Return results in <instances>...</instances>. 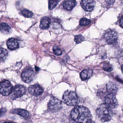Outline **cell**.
<instances>
[{
  "mask_svg": "<svg viewBox=\"0 0 123 123\" xmlns=\"http://www.w3.org/2000/svg\"><path fill=\"white\" fill-rule=\"evenodd\" d=\"M72 119L78 123H94L89 110L83 106H77L71 111Z\"/></svg>",
  "mask_w": 123,
  "mask_h": 123,
  "instance_id": "1",
  "label": "cell"
},
{
  "mask_svg": "<svg viewBox=\"0 0 123 123\" xmlns=\"http://www.w3.org/2000/svg\"><path fill=\"white\" fill-rule=\"evenodd\" d=\"M96 114L101 121L105 122L110 121L111 119L113 112L111 107L105 103H103L97 109Z\"/></svg>",
  "mask_w": 123,
  "mask_h": 123,
  "instance_id": "2",
  "label": "cell"
},
{
  "mask_svg": "<svg viewBox=\"0 0 123 123\" xmlns=\"http://www.w3.org/2000/svg\"><path fill=\"white\" fill-rule=\"evenodd\" d=\"M62 101L68 106H75L79 102V98L74 91L68 90L63 94Z\"/></svg>",
  "mask_w": 123,
  "mask_h": 123,
  "instance_id": "3",
  "label": "cell"
},
{
  "mask_svg": "<svg viewBox=\"0 0 123 123\" xmlns=\"http://www.w3.org/2000/svg\"><path fill=\"white\" fill-rule=\"evenodd\" d=\"M13 90V87L11 82L4 80L0 83V93L3 96H9Z\"/></svg>",
  "mask_w": 123,
  "mask_h": 123,
  "instance_id": "4",
  "label": "cell"
},
{
  "mask_svg": "<svg viewBox=\"0 0 123 123\" xmlns=\"http://www.w3.org/2000/svg\"><path fill=\"white\" fill-rule=\"evenodd\" d=\"M104 39L108 44H114L118 39V35L113 30H107L104 34Z\"/></svg>",
  "mask_w": 123,
  "mask_h": 123,
  "instance_id": "5",
  "label": "cell"
},
{
  "mask_svg": "<svg viewBox=\"0 0 123 123\" xmlns=\"http://www.w3.org/2000/svg\"><path fill=\"white\" fill-rule=\"evenodd\" d=\"M62 107V101L56 98H52L48 103L49 109L53 112L60 111Z\"/></svg>",
  "mask_w": 123,
  "mask_h": 123,
  "instance_id": "6",
  "label": "cell"
},
{
  "mask_svg": "<svg viewBox=\"0 0 123 123\" xmlns=\"http://www.w3.org/2000/svg\"><path fill=\"white\" fill-rule=\"evenodd\" d=\"M104 103L112 108H114L118 105L117 100L114 94L108 93L104 98Z\"/></svg>",
  "mask_w": 123,
  "mask_h": 123,
  "instance_id": "7",
  "label": "cell"
},
{
  "mask_svg": "<svg viewBox=\"0 0 123 123\" xmlns=\"http://www.w3.org/2000/svg\"><path fill=\"white\" fill-rule=\"evenodd\" d=\"M35 75V73L32 69H26L23 71L21 74V78L24 82L29 83L33 80Z\"/></svg>",
  "mask_w": 123,
  "mask_h": 123,
  "instance_id": "8",
  "label": "cell"
},
{
  "mask_svg": "<svg viewBox=\"0 0 123 123\" xmlns=\"http://www.w3.org/2000/svg\"><path fill=\"white\" fill-rule=\"evenodd\" d=\"M25 87L21 85H18L15 86L13 89L12 97L13 99H15L22 96L25 93Z\"/></svg>",
  "mask_w": 123,
  "mask_h": 123,
  "instance_id": "9",
  "label": "cell"
},
{
  "mask_svg": "<svg viewBox=\"0 0 123 123\" xmlns=\"http://www.w3.org/2000/svg\"><path fill=\"white\" fill-rule=\"evenodd\" d=\"M28 92L29 93L33 96H38L42 94L43 92V89L42 87L39 85L35 84L32 85L28 87Z\"/></svg>",
  "mask_w": 123,
  "mask_h": 123,
  "instance_id": "10",
  "label": "cell"
},
{
  "mask_svg": "<svg viewBox=\"0 0 123 123\" xmlns=\"http://www.w3.org/2000/svg\"><path fill=\"white\" fill-rule=\"evenodd\" d=\"M95 5V2L92 0H83L81 2L82 8L87 12H91Z\"/></svg>",
  "mask_w": 123,
  "mask_h": 123,
  "instance_id": "11",
  "label": "cell"
},
{
  "mask_svg": "<svg viewBox=\"0 0 123 123\" xmlns=\"http://www.w3.org/2000/svg\"><path fill=\"white\" fill-rule=\"evenodd\" d=\"M7 45L10 50H14L19 47V43L17 40L13 38H10L7 42Z\"/></svg>",
  "mask_w": 123,
  "mask_h": 123,
  "instance_id": "12",
  "label": "cell"
},
{
  "mask_svg": "<svg viewBox=\"0 0 123 123\" xmlns=\"http://www.w3.org/2000/svg\"><path fill=\"white\" fill-rule=\"evenodd\" d=\"M93 74V71L90 69H84L80 73V77L83 81L90 78Z\"/></svg>",
  "mask_w": 123,
  "mask_h": 123,
  "instance_id": "13",
  "label": "cell"
},
{
  "mask_svg": "<svg viewBox=\"0 0 123 123\" xmlns=\"http://www.w3.org/2000/svg\"><path fill=\"white\" fill-rule=\"evenodd\" d=\"M50 19L48 17H43L40 22V27L42 29H46L49 27L50 24Z\"/></svg>",
  "mask_w": 123,
  "mask_h": 123,
  "instance_id": "14",
  "label": "cell"
},
{
  "mask_svg": "<svg viewBox=\"0 0 123 123\" xmlns=\"http://www.w3.org/2000/svg\"><path fill=\"white\" fill-rule=\"evenodd\" d=\"M12 112L20 115L22 117L28 119L30 117V114L28 111L21 109H16L12 111Z\"/></svg>",
  "mask_w": 123,
  "mask_h": 123,
  "instance_id": "15",
  "label": "cell"
},
{
  "mask_svg": "<svg viewBox=\"0 0 123 123\" xmlns=\"http://www.w3.org/2000/svg\"><path fill=\"white\" fill-rule=\"evenodd\" d=\"M76 2L75 0H65L63 3V6L66 10L71 11L76 5Z\"/></svg>",
  "mask_w": 123,
  "mask_h": 123,
  "instance_id": "16",
  "label": "cell"
},
{
  "mask_svg": "<svg viewBox=\"0 0 123 123\" xmlns=\"http://www.w3.org/2000/svg\"><path fill=\"white\" fill-rule=\"evenodd\" d=\"M107 89L109 93H111L115 95L116 93L118 88L116 85L112 82H110L107 84Z\"/></svg>",
  "mask_w": 123,
  "mask_h": 123,
  "instance_id": "17",
  "label": "cell"
},
{
  "mask_svg": "<svg viewBox=\"0 0 123 123\" xmlns=\"http://www.w3.org/2000/svg\"><path fill=\"white\" fill-rule=\"evenodd\" d=\"M0 30L3 34H8L11 31V27L6 23H2L0 24Z\"/></svg>",
  "mask_w": 123,
  "mask_h": 123,
  "instance_id": "18",
  "label": "cell"
},
{
  "mask_svg": "<svg viewBox=\"0 0 123 123\" xmlns=\"http://www.w3.org/2000/svg\"><path fill=\"white\" fill-rule=\"evenodd\" d=\"M21 13L25 17H31L33 15V12L27 9H23L21 11Z\"/></svg>",
  "mask_w": 123,
  "mask_h": 123,
  "instance_id": "19",
  "label": "cell"
},
{
  "mask_svg": "<svg viewBox=\"0 0 123 123\" xmlns=\"http://www.w3.org/2000/svg\"><path fill=\"white\" fill-rule=\"evenodd\" d=\"M91 22V21L87 18H83L79 21V24L81 26H86L89 25Z\"/></svg>",
  "mask_w": 123,
  "mask_h": 123,
  "instance_id": "20",
  "label": "cell"
},
{
  "mask_svg": "<svg viewBox=\"0 0 123 123\" xmlns=\"http://www.w3.org/2000/svg\"><path fill=\"white\" fill-rule=\"evenodd\" d=\"M102 67L103 70H104L107 72H111L112 70V66L109 63H108V62L104 63L102 66Z\"/></svg>",
  "mask_w": 123,
  "mask_h": 123,
  "instance_id": "21",
  "label": "cell"
},
{
  "mask_svg": "<svg viewBox=\"0 0 123 123\" xmlns=\"http://www.w3.org/2000/svg\"><path fill=\"white\" fill-rule=\"evenodd\" d=\"M74 41L76 43H80L81 42H82V41H83L85 40V38L84 37L81 35H76L74 37Z\"/></svg>",
  "mask_w": 123,
  "mask_h": 123,
  "instance_id": "22",
  "label": "cell"
},
{
  "mask_svg": "<svg viewBox=\"0 0 123 123\" xmlns=\"http://www.w3.org/2000/svg\"><path fill=\"white\" fill-rule=\"evenodd\" d=\"M59 1L56 0H49V10L54 9L57 5Z\"/></svg>",
  "mask_w": 123,
  "mask_h": 123,
  "instance_id": "23",
  "label": "cell"
},
{
  "mask_svg": "<svg viewBox=\"0 0 123 123\" xmlns=\"http://www.w3.org/2000/svg\"><path fill=\"white\" fill-rule=\"evenodd\" d=\"M8 54V51L4 48H0V59L5 58Z\"/></svg>",
  "mask_w": 123,
  "mask_h": 123,
  "instance_id": "24",
  "label": "cell"
},
{
  "mask_svg": "<svg viewBox=\"0 0 123 123\" xmlns=\"http://www.w3.org/2000/svg\"><path fill=\"white\" fill-rule=\"evenodd\" d=\"M53 50L54 53L57 55H61L62 53V49L57 46H54L53 48Z\"/></svg>",
  "mask_w": 123,
  "mask_h": 123,
  "instance_id": "25",
  "label": "cell"
},
{
  "mask_svg": "<svg viewBox=\"0 0 123 123\" xmlns=\"http://www.w3.org/2000/svg\"><path fill=\"white\" fill-rule=\"evenodd\" d=\"M119 25L121 27L123 28V16H122L120 19L119 21Z\"/></svg>",
  "mask_w": 123,
  "mask_h": 123,
  "instance_id": "26",
  "label": "cell"
},
{
  "mask_svg": "<svg viewBox=\"0 0 123 123\" xmlns=\"http://www.w3.org/2000/svg\"><path fill=\"white\" fill-rule=\"evenodd\" d=\"M6 111V109L5 108H1L0 109V115L5 112Z\"/></svg>",
  "mask_w": 123,
  "mask_h": 123,
  "instance_id": "27",
  "label": "cell"
},
{
  "mask_svg": "<svg viewBox=\"0 0 123 123\" xmlns=\"http://www.w3.org/2000/svg\"><path fill=\"white\" fill-rule=\"evenodd\" d=\"M4 123H14L11 122H4Z\"/></svg>",
  "mask_w": 123,
  "mask_h": 123,
  "instance_id": "28",
  "label": "cell"
},
{
  "mask_svg": "<svg viewBox=\"0 0 123 123\" xmlns=\"http://www.w3.org/2000/svg\"><path fill=\"white\" fill-rule=\"evenodd\" d=\"M121 69H122V72H123V64L122 65V66H121Z\"/></svg>",
  "mask_w": 123,
  "mask_h": 123,
  "instance_id": "29",
  "label": "cell"
}]
</instances>
